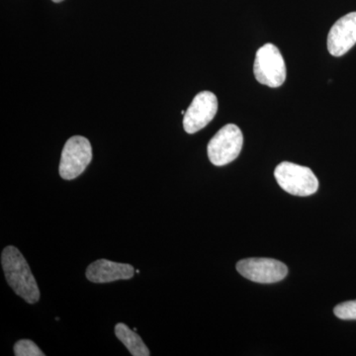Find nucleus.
<instances>
[{
  "label": "nucleus",
  "instance_id": "423d86ee",
  "mask_svg": "<svg viewBox=\"0 0 356 356\" xmlns=\"http://www.w3.org/2000/svg\"><path fill=\"white\" fill-rule=\"evenodd\" d=\"M236 270L247 280L262 284L280 282L286 277L288 273L287 266L282 262L262 257H252L238 261Z\"/></svg>",
  "mask_w": 356,
  "mask_h": 356
},
{
  "label": "nucleus",
  "instance_id": "f8f14e48",
  "mask_svg": "<svg viewBox=\"0 0 356 356\" xmlns=\"http://www.w3.org/2000/svg\"><path fill=\"white\" fill-rule=\"evenodd\" d=\"M334 312V315L341 320H356V300L339 304Z\"/></svg>",
  "mask_w": 356,
  "mask_h": 356
},
{
  "label": "nucleus",
  "instance_id": "1a4fd4ad",
  "mask_svg": "<svg viewBox=\"0 0 356 356\" xmlns=\"http://www.w3.org/2000/svg\"><path fill=\"white\" fill-rule=\"evenodd\" d=\"M135 273V269L127 264H119L107 261V259H98L89 264L86 269V278L93 283H110L117 280H131Z\"/></svg>",
  "mask_w": 356,
  "mask_h": 356
},
{
  "label": "nucleus",
  "instance_id": "0eeeda50",
  "mask_svg": "<svg viewBox=\"0 0 356 356\" xmlns=\"http://www.w3.org/2000/svg\"><path fill=\"white\" fill-rule=\"evenodd\" d=\"M217 96L211 91H202L192 100L184 115V128L188 134L197 133L205 128L216 116Z\"/></svg>",
  "mask_w": 356,
  "mask_h": 356
},
{
  "label": "nucleus",
  "instance_id": "7ed1b4c3",
  "mask_svg": "<svg viewBox=\"0 0 356 356\" xmlns=\"http://www.w3.org/2000/svg\"><path fill=\"white\" fill-rule=\"evenodd\" d=\"M255 79L268 88H280L286 79V65L275 44L268 43L257 51L254 64Z\"/></svg>",
  "mask_w": 356,
  "mask_h": 356
},
{
  "label": "nucleus",
  "instance_id": "ddd939ff",
  "mask_svg": "<svg viewBox=\"0 0 356 356\" xmlns=\"http://www.w3.org/2000/svg\"><path fill=\"white\" fill-rule=\"evenodd\" d=\"M51 1L55 2V3H60V2L64 1V0H51Z\"/></svg>",
  "mask_w": 356,
  "mask_h": 356
},
{
  "label": "nucleus",
  "instance_id": "39448f33",
  "mask_svg": "<svg viewBox=\"0 0 356 356\" xmlns=\"http://www.w3.org/2000/svg\"><path fill=\"white\" fill-rule=\"evenodd\" d=\"M92 161L90 142L81 136H74L65 143L60 156L58 172L65 180L79 177Z\"/></svg>",
  "mask_w": 356,
  "mask_h": 356
},
{
  "label": "nucleus",
  "instance_id": "9b49d317",
  "mask_svg": "<svg viewBox=\"0 0 356 356\" xmlns=\"http://www.w3.org/2000/svg\"><path fill=\"white\" fill-rule=\"evenodd\" d=\"M14 355L16 356H44L38 346L30 339H21L14 346Z\"/></svg>",
  "mask_w": 356,
  "mask_h": 356
},
{
  "label": "nucleus",
  "instance_id": "6e6552de",
  "mask_svg": "<svg viewBox=\"0 0 356 356\" xmlns=\"http://www.w3.org/2000/svg\"><path fill=\"white\" fill-rule=\"evenodd\" d=\"M356 44V13L339 18L327 35V50L334 57H341Z\"/></svg>",
  "mask_w": 356,
  "mask_h": 356
},
{
  "label": "nucleus",
  "instance_id": "20e7f679",
  "mask_svg": "<svg viewBox=\"0 0 356 356\" xmlns=\"http://www.w3.org/2000/svg\"><path fill=\"white\" fill-rule=\"evenodd\" d=\"M243 136L235 124H228L218 131L208 144V158L214 165H228L238 158L243 149Z\"/></svg>",
  "mask_w": 356,
  "mask_h": 356
},
{
  "label": "nucleus",
  "instance_id": "f257e3e1",
  "mask_svg": "<svg viewBox=\"0 0 356 356\" xmlns=\"http://www.w3.org/2000/svg\"><path fill=\"white\" fill-rule=\"evenodd\" d=\"M1 264L9 286L27 303L39 301L40 290L29 264L20 250L13 245L4 248L1 254Z\"/></svg>",
  "mask_w": 356,
  "mask_h": 356
},
{
  "label": "nucleus",
  "instance_id": "9d476101",
  "mask_svg": "<svg viewBox=\"0 0 356 356\" xmlns=\"http://www.w3.org/2000/svg\"><path fill=\"white\" fill-rule=\"evenodd\" d=\"M115 334L133 356H149L151 355L149 348L143 341L142 337L123 323H119L115 325Z\"/></svg>",
  "mask_w": 356,
  "mask_h": 356
},
{
  "label": "nucleus",
  "instance_id": "f03ea898",
  "mask_svg": "<svg viewBox=\"0 0 356 356\" xmlns=\"http://www.w3.org/2000/svg\"><path fill=\"white\" fill-rule=\"evenodd\" d=\"M274 177L283 191L295 196H310L318 188V180L307 166L283 161L276 166Z\"/></svg>",
  "mask_w": 356,
  "mask_h": 356
}]
</instances>
